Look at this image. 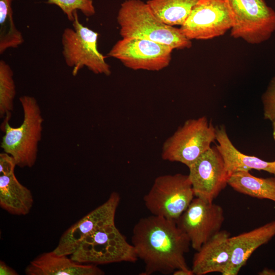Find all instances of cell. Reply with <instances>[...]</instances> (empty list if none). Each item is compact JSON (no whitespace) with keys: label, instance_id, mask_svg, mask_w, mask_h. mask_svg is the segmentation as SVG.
<instances>
[{"label":"cell","instance_id":"cell-2","mask_svg":"<svg viewBox=\"0 0 275 275\" xmlns=\"http://www.w3.org/2000/svg\"><path fill=\"white\" fill-rule=\"evenodd\" d=\"M122 38H140L168 45L174 49L192 46L180 28L161 21L146 2L125 0L121 5L117 16Z\"/></svg>","mask_w":275,"mask_h":275},{"label":"cell","instance_id":"cell-29","mask_svg":"<svg viewBox=\"0 0 275 275\" xmlns=\"http://www.w3.org/2000/svg\"><path fill=\"white\" fill-rule=\"evenodd\" d=\"M12 1H13V0H12Z\"/></svg>","mask_w":275,"mask_h":275},{"label":"cell","instance_id":"cell-27","mask_svg":"<svg viewBox=\"0 0 275 275\" xmlns=\"http://www.w3.org/2000/svg\"><path fill=\"white\" fill-rule=\"evenodd\" d=\"M173 275H194L191 269L189 270L177 269L173 273Z\"/></svg>","mask_w":275,"mask_h":275},{"label":"cell","instance_id":"cell-13","mask_svg":"<svg viewBox=\"0 0 275 275\" xmlns=\"http://www.w3.org/2000/svg\"><path fill=\"white\" fill-rule=\"evenodd\" d=\"M120 196L113 191L102 204L69 228L61 237L53 252L58 255H71L88 235L101 228L115 224Z\"/></svg>","mask_w":275,"mask_h":275},{"label":"cell","instance_id":"cell-3","mask_svg":"<svg viewBox=\"0 0 275 275\" xmlns=\"http://www.w3.org/2000/svg\"><path fill=\"white\" fill-rule=\"evenodd\" d=\"M19 101L23 110V122L19 126L13 127L9 121H4L1 129L5 134L1 147L13 157L17 166L31 168L37 160L44 120L35 97L21 96Z\"/></svg>","mask_w":275,"mask_h":275},{"label":"cell","instance_id":"cell-18","mask_svg":"<svg viewBox=\"0 0 275 275\" xmlns=\"http://www.w3.org/2000/svg\"><path fill=\"white\" fill-rule=\"evenodd\" d=\"M34 203L31 191L21 184L14 172L0 174V206L10 214L25 215Z\"/></svg>","mask_w":275,"mask_h":275},{"label":"cell","instance_id":"cell-24","mask_svg":"<svg viewBox=\"0 0 275 275\" xmlns=\"http://www.w3.org/2000/svg\"><path fill=\"white\" fill-rule=\"evenodd\" d=\"M261 99L264 118L272 122L275 120V75L270 80Z\"/></svg>","mask_w":275,"mask_h":275},{"label":"cell","instance_id":"cell-19","mask_svg":"<svg viewBox=\"0 0 275 275\" xmlns=\"http://www.w3.org/2000/svg\"><path fill=\"white\" fill-rule=\"evenodd\" d=\"M228 184L240 194L275 202V177L260 178L249 171H241L231 175Z\"/></svg>","mask_w":275,"mask_h":275},{"label":"cell","instance_id":"cell-9","mask_svg":"<svg viewBox=\"0 0 275 275\" xmlns=\"http://www.w3.org/2000/svg\"><path fill=\"white\" fill-rule=\"evenodd\" d=\"M234 22L227 0H199L180 29L190 40H208L224 35Z\"/></svg>","mask_w":275,"mask_h":275},{"label":"cell","instance_id":"cell-5","mask_svg":"<svg viewBox=\"0 0 275 275\" xmlns=\"http://www.w3.org/2000/svg\"><path fill=\"white\" fill-rule=\"evenodd\" d=\"M73 28H66L62 35V53L72 74L86 67L95 74L109 76L110 66L97 46L98 34L83 25L79 21L77 11L74 13Z\"/></svg>","mask_w":275,"mask_h":275},{"label":"cell","instance_id":"cell-16","mask_svg":"<svg viewBox=\"0 0 275 275\" xmlns=\"http://www.w3.org/2000/svg\"><path fill=\"white\" fill-rule=\"evenodd\" d=\"M68 256L58 255L53 251L40 254L25 269L27 275H103L104 272L94 264H83Z\"/></svg>","mask_w":275,"mask_h":275},{"label":"cell","instance_id":"cell-6","mask_svg":"<svg viewBox=\"0 0 275 275\" xmlns=\"http://www.w3.org/2000/svg\"><path fill=\"white\" fill-rule=\"evenodd\" d=\"M215 136V127L206 117L188 119L163 143L161 157L189 167L211 147Z\"/></svg>","mask_w":275,"mask_h":275},{"label":"cell","instance_id":"cell-20","mask_svg":"<svg viewBox=\"0 0 275 275\" xmlns=\"http://www.w3.org/2000/svg\"><path fill=\"white\" fill-rule=\"evenodd\" d=\"M199 0H148L146 3L154 15L164 23L182 25Z\"/></svg>","mask_w":275,"mask_h":275},{"label":"cell","instance_id":"cell-14","mask_svg":"<svg viewBox=\"0 0 275 275\" xmlns=\"http://www.w3.org/2000/svg\"><path fill=\"white\" fill-rule=\"evenodd\" d=\"M230 237L229 232L221 230L202 245L194 256V274L218 272L224 275L231 259Z\"/></svg>","mask_w":275,"mask_h":275},{"label":"cell","instance_id":"cell-26","mask_svg":"<svg viewBox=\"0 0 275 275\" xmlns=\"http://www.w3.org/2000/svg\"><path fill=\"white\" fill-rule=\"evenodd\" d=\"M1 275H18L17 272L6 264L3 261H0Z\"/></svg>","mask_w":275,"mask_h":275},{"label":"cell","instance_id":"cell-10","mask_svg":"<svg viewBox=\"0 0 275 275\" xmlns=\"http://www.w3.org/2000/svg\"><path fill=\"white\" fill-rule=\"evenodd\" d=\"M174 49L166 44L140 38H122L108 56L134 70L158 71L170 64Z\"/></svg>","mask_w":275,"mask_h":275},{"label":"cell","instance_id":"cell-28","mask_svg":"<svg viewBox=\"0 0 275 275\" xmlns=\"http://www.w3.org/2000/svg\"><path fill=\"white\" fill-rule=\"evenodd\" d=\"M272 135L273 140L275 142V120L272 122Z\"/></svg>","mask_w":275,"mask_h":275},{"label":"cell","instance_id":"cell-12","mask_svg":"<svg viewBox=\"0 0 275 275\" xmlns=\"http://www.w3.org/2000/svg\"><path fill=\"white\" fill-rule=\"evenodd\" d=\"M188 168L195 197L212 202L228 185L230 175L216 146L211 147Z\"/></svg>","mask_w":275,"mask_h":275},{"label":"cell","instance_id":"cell-22","mask_svg":"<svg viewBox=\"0 0 275 275\" xmlns=\"http://www.w3.org/2000/svg\"><path fill=\"white\" fill-rule=\"evenodd\" d=\"M16 87L13 72L4 61H0V117L9 121L13 110Z\"/></svg>","mask_w":275,"mask_h":275},{"label":"cell","instance_id":"cell-15","mask_svg":"<svg viewBox=\"0 0 275 275\" xmlns=\"http://www.w3.org/2000/svg\"><path fill=\"white\" fill-rule=\"evenodd\" d=\"M275 236V221L230 237L231 259L224 275H237L254 252Z\"/></svg>","mask_w":275,"mask_h":275},{"label":"cell","instance_id":"cell-11","mask_svg":"<svg viewBox=\"0 0 275 275\" xmlns=\"http://www.w3.org/2000/svg\"><path fill=\"white\" fill-rule=\"evenodd\" d=\"M224 221L222 206L195 197L176 223L188 236L192 248L197 251L221 231Z\"/></svg>","mask_w":275,"mask_h":275},{"label":"cell","instance_id":"cell-7","mask_svg":"<svg viewBox=\"0 0 275 275\" xmlns=\"http://www.w3.org/2000/svg\"><path fill=\"white\" fill-rule=\"evenodd\" d=\"M195 197L188 175H163L154 180L143 200L154 215L176 222Z\"/></svg>","mask_w":275,"mask_h":275},{"label":"cell","instance_id":"cell-17","mask_svg":"<svg viewBox=\"0 0 275 275\" xmlns=\"http://www.w3.org/2000/svg\"><path fill=\"white\" fill-rule=\"evenodd\" d=\"M216 147L224 162L229 175L251 170L264 171L275 176V160L268 161L258 157L240 152L229 139L224 126L215 127Z\"/></svg>","mask_w":275,"mask_h":275},{"label":"cell","instance_id":"cell-21","mask_svg":"<svg viewBox=\"0 0 275 275\" xmlns=\"http://www.w3.org/2000/svg\"><path fill=\"white\" fill-rule=\"evenodd\" d=\"M12 0H0V53L9 48H17L24 42L13 18Z\"/></svg>","mask_w":275,"mask_h":275},{"label":"cell","instance_id":"cell-25","mask_svg":"<svg viewBox=\"0 0 275 275\" xmlns=\"http://www.w3.org/2000/svg\"><path fill=\"white\" fill-rule=\"evenodd\" d=\"M16 166L15 160L12 156L6 152L0 154V174L14 172Z\"/></svg>","mask_w":275,"mask_h":275},{"label":"cell","instance_id":"cell-8","mask_svg":"<svg viewBox=\"0 0 275 275\" xmlns=\"http://www.w3.org/2000/svg\"><path fill=\"white\" fill-rule=\"evenodd\" d=\"M234 16L230 35L258 44L275 32V11L264 0H227Z\"/></svg>","mask_w":275,"mask_h":275},{"label":"cell","instance_id":"cell-4","mask_svg":"<svg viewBox=\"0 0 275 275\" xmlns=\"http://www.w3.org/2000/svg\"><path fill=\"white\" fill-rule=\"evenodd\" d=\"M70 258L80 263L94 265L126 262H135L138 258L132 244L115 224L104 226L86 236Z\"/></svg>","mask_w":275,"mask_h":275},{"label":"cell","instance_id":"cell-23","mask_svg":"<svg viewBox=\"0 0 275 275\" xmlns=\"http://www.w3.org/2000/svg\"><path fill=\"white\" fill-rule=\"evenodd\" d=\"M47 3L59 7L66 14L68 19L73 21L74 12L80 10L87 17L93 16L95 9L93 0H47Z\"/></svg>","mask_w":275,"mask_h":275},{"label":"cell","instance_id":"cell-1","mask_svg":"<svg viewBox=\"0 0 275 275\" xmlns=\"http://www.w3.org/2000/svg\"><path fill=\"white\" fill-rule=\"evenodd\" d=\"M131 244L145 264L140 274L167 275L177 269H190L185 258L190 240L174 221L153 214L140 218L133 228Z\"/></svg>","mask_w":275,"mask_h":275}]
</instances>
